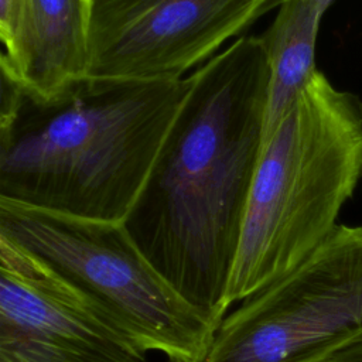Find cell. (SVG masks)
I'll return each instance as SVG.
<instances>
[{"label": "cell", "mask_w": 362, "mask_h": 362, "mask_svg": "<svg viewBox=\"0 0 362 362\" xmlns=\"http://www.w3.org/2000/svg\"><path fill=\"white\" fill-rule=\"evenodd\" d=\"M269 66L240 37L189 75V89L122 222L167 283L214 325L226 315L263 146Z\"/></svg>", "instance_id": "cell-1"}, {"label": "cell", "mask_w": 362, "mask_h": 362, "mask_svg": "<svg viewBox=\"0 0 362 362\" xmlns=\"http://www.w3.org/2000/svg\"><path fill=\"white\" fill-rule=\"evenodd\" d=\"M0 71V198L122 223L188 93L189 76L85 75L42 96Z\"/></svg>", "instance_id": "cell-2"}, {"label": "cell", "mask_w": 362, "mask_h": 362, "mask_svg": "<svg viewBox=\"0 0 362 362\" xmlns=\"http://www.w3.org/2000/svg\"><path fill=\"white\" fill-rule=\"evenodd\" d=\"M361 174L362 100L317 71L262 146L228 305L303 263L338 225Z\"/></svg>", "instance_id": "cell-3"}, {"label": "cell", "mask_w": 362, "mask_h": 362, "mask_svg": "<svg viewBox=\"0 0 362 362\" xmlns=\"http://www.w3.org/2000/svg\"><path fill=\"white\" fill-rule=\"evenodd\" d=\"M8 238L100 308L144 354L202 362L216 331L154 269L120 222L55 214L0 198Z\"/></svg>", "instance_id": "cell-4"}, {"label": "cell", "mask_w": 362, "mask_h": 362, "mask_svg": "<svg viewBox=\"0 0 362 362\" xmlns=\"http://www.w3.org/2000/svg\"><path fill=\"white\" fill-rule=\"evenodd\" d=\"M362 337V225L338 223L296 269L225 315L202 362H325Z\"/></svg>", "instance_id": "cell-5"}, {"label": "cell", "mask_w": 362, "mask_h": 362, "mask_svg": "<svg viewBox=\"0 0 362 362\" xmlns=\"http://www.w3.org/2000/svg\"><path fill=\"white\" fill-rule=\"evenodd\" d=\"M281 0H89L88 74L164 81L209 58Z\"/></svg>", "instance_id": "cell-6"}, {"label": "cell", "mask_w": 362, "mask_h": 362, "mask_svg": "<svg viewBox=\"0 0 362 362\" xmlns=\"http://www.w3.org/2000/svg\"><path fill=\"white\" fill-rule=\"evenodd\" d=\"M0 362H146L92 301L0 235Z\"/></svg>", "instance_id": "cell-7"}, {"label": "cell", "mask_w": 362, "mask_h": 362, "mask_svg": "<svg viewBox=\"0 0 362 362\" xmlns=\"http://www.w3.org/2000/svg\"><path fill=\"white\" fill-rule=\"evenodd\" d=\"M89 0H28L25 16L0 69L38 95L57 93L88 74Z\"/></svg>", "instance_id": "cell-8"}, {"label": "cell", "mask_w": 362, "mask_h": 362, "mask_svg": "<svg viewBox=\"0 0 362 362\" xmlns=\"http://www.w3.org/2000/svg\"><path fill=\"white\" fill-rule=\"evenodd\" d=\"M324 13L310 0H281L259 35L269 66L263 143L300 98L315 72V45Z\"/></svg>", "instance_id": "cell-9"}, {"label": "cell", "mask_w": 362, "mask_h": 362, "mask_svg": "<svg viewBox=\"0 0 362 362\" xmlns=\"http://www.w3.org/2000/svg\"><path fill=\"white\" fill-rule=\"evenodd\" d=\"M28 0H0V38L3 52H8L21 28Z\"/></svg>", "instance_id": "cell-10"}, {"label": "cell", "mask_w": 362, "mask_h": 362, "mask_svg": "<svg viewBox=\"0 0 362 362\" xmlns=\"http://www.w3.org/2000/svg\"><path fill=\"white\" fill-rule=\"evenodd\" d=\"M325 362H362V337L329 356Z\"/></svg>", "instance_id": "cell-11"}, {"label": "cell", "mask_w": 362, "mask_h": 362, "mask_svg": "<svg viewBox=\"0 0 362 362\" xmlns=\"http://www.w3.org/2000/svg\"><path fill=\"white\" fill-rule=\"evenodd\" d=\"M311 3H314L322 13H325L328 10V7L335 1V0H310Z\"/></svg>", "instance_id": "cell-12"}]
</instances>
